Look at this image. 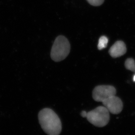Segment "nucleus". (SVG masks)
Here are the masks:
<instances>
[{"label": "nucleus", "instance_id": "obj_10", "mask_svg": "<svg viewBox=\"0 0 135 135\" xmlns=\"http://www.w3.org/2000/svg\"><path fill=\"white\" fill-rule=\"evenodd\" d=\"M87 112L85 111V110H83L81 112V115L82 117L83 118H86V116H87Z\"/></svg>", "mask_w": 135, "mask_h": 135}, {"label": "nucleus", "instance_id": "obj_4", "mask_svg": "<svg viewBox=\"0 0 135 135\" xmlns=\"http://www.w3.org/2000/svg\"><path fill=\"white\" fill-rule=\"evenodd\" d=\"M116 90L114 86L110 85H99L93 90L92 97L95 101L101 102L110 97L116 95Z\"/></svg>", "mask_w": 135, "mask_h": 135}, {"label": "nucleus", "instance_id": "obj_3", "mask_svg": "<svg viewBox=\"0 0 135 135\" xmlns=\"http://www.w3.org/2000/svg\"><path fill=\"white\" fill-rule=\"evenodd\" d=\"M86 118L90 123L98 127H103L110 121V112L104 106H100L88 112Z\"/></svg>", "mask_w": 135, "mask_h": 135}, {"label": "nucleus", "instance_id": "obj_8", "mask_svg": "<svg viewBox=\"0 0 135 135\" xmlns=\"http://www.w3.org/2000/svg\"><path fill=\"white\" fill-rule=\"evenodd\" d=\"M125 65L126 69L133 71L135 74V62L133 59L131 58L127 59L125 62Z\"/></svg>", "mask_w": 135, "mask_h": 135}, {"label": "nucleus", "instance_id": "obj_9", "mask_svg": "<svg viewBox=\"0 0 135 135\" xmlns=\"http://www.w3.org/2000/svg\"><path fill=\"white\" fill-rule=\"evenodd\" d=\"M87 1L92 6H99L104 3V0H87Z\"/></svg>", "mask_w": 135, "mask_h": 135}, {"label": "nucleus", "instance_id": "obj_1", "mask_svg": "<svg viewBox=\"0 0 135 135\" xmlns=\"http://www.w3.org/2000/svg\"><path fill=\"white\" fill-rule=\"evenodd\" d=\"M39 123L43 131L48 135H59L62 125L60 118L52 109L45 108L38 114Z\"/></svg>", "mask_w": 135, "mask_h": 135}, {"label": "nucleus", "instance_id": "obj_5", "mask_svg": "<svg viewBox=\"0 0 135 135\" xmlns=\"http://www.w3.org/2000/svg\"><path fill=\"white\" fill-rule=\"evenodd\" d=\"M104 106L112 114H118L121 113L123 108L122 100L115 95L110 97L103 101Z\"/></svg>", "mask_w": 135, "mask_h": 135}, {"label": "nucleus", "instance_id": "obj_7", "mask_svg": "<svg viewBox=\"0 0 135 135\" xmlns=\"http://www.w3.org/2000/svg\"><path fill=\"white\" fill-rule=\"evenodd\" d=\"M108 42V39L106 36H102L99 39L98 44V47L100 50L103 49L106 47Z\"/></svg>", "mask_w": 135, "mask_h": 135}, {"label": "nucleus", "instance_id": "obj_6", "mask_svg": "<svg viewBox=\"0 0 135 135\" xmlns=\"http://www.w3.org/2000/svg\"><path fill=\"white\" fill-rule=\"evenodd\" d=\"M126 52V45L122 41H118L112 46L109 50V54L114 58L119 57L125 54Z\"/></svg>", "mask_w": 135, "mask_h": 135}, {"label": "nucleus", "instance_id": "obj_11", "mask_svg": "<svg viewBox=\"0 0 135 135\" xmlns=\"http://www.w3.org/2000/svg\"><path fill=\"white\" fill-rule=\"evenodd\" d=\"M133 81L134 82H135V74L134 75V76H133Z\"/></svg>", "mask_w": 135, "mask_h": 135}, {"label": "nucleus", "instance_id": "obj_2", "mask_svg": "<svg viewBox=\"0 0 135 135\" xmlns=\"http://www.w3.org/2000/svg\"><path fill=\"white\" fill-rule=\"evenodd\" d=\"M70 51L69 40L65 36H59L56 38L54 43L51 51V57L54 61H61L67 57Z\"/></svg>", "mask_w": 135, "mask_h": 135}]
</instances>
